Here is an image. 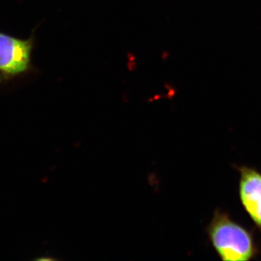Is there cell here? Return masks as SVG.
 <instances>
[{"mask_svg": "<svg viewBox=\"0 0 261 261\" xmlns=\"http://www.w3.org/2000/svg\"><path fill=\"white\" fill-rule=\"evenodd\" d=\"M206 232L211 245L222 260H250L260 252L253 233L231 219L227 213L219 209L214 211Z\"/></svg>", "mask_w": 261, "mask_h": 261, "instance_id": "6da1fadb", "label": "cell"}, {"mask_svg": "<svg viewBox=\"0 0 261 261\" xmlns=\"http://www.w3.org/2000/svg\"><path fill=\"white\" fill-rule=\"evenodd\" d=\"M34 32L23 39L0 32V86L38 73L32 60L36 45Z\"/></svg>", "mask_w": 261, "mask_h": 261, "instance_id": "7a4b0ae2", "label": "cell"}, {"mask_svg": "<svg viewBox=\"0 0 261 261\" xmlns=\"http://www.w3.org/2000/svg\"><path fill=\"white\" fill-rule=\"evenodd\" d=\"M240 173L239 195L244 209L261 233V173L246 166H234Z\"/></svg>", "mask_w": 261, "mask_h": 261, "instance_id": "3957f363", "label": "cell"}]
</instances>
